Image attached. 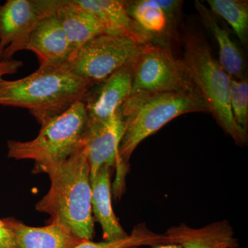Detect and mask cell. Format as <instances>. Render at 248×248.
Listing matches in <instances>:
<instances>
[{
  "mask_svg": "<svg viewBox=\"0 0 248 248\" xmlns=\"http://www.w3.org/2000/svg\"><path fill=\"white\" fill-rule=\"evenodd\" d=\"M208 112L196 89L169 93H133L121 108L124 131L119 147L120 168L114 192L120 196L130 156L145 139L157 132L178 116Z\"/></svg>",
  "mask_w": 248,
  "mask_h": 248,
  "instance_id": "cell-1",
  "label": "cell"
},
{
  "mask_svg": "<svg viewBox=\"0 0 248 248\" xmlns=\"http://www.w3.org/2000/svg\"><path fill=\"white\" fill-rule=\"evenodd\" d=\"M47 174L50 188L36 204V210L50 215L49 223L66 227L80 239L92 241L94 220L86 145Z\"/></svg>",
  "mask_w": 248,
  "mask_h": 248,
  "instance_id": "cell-2",
  "label": "cell"
},
{
  "mask_svg": "<svg viewBox=\"0 0 248 248\" xmlns=\"http://www.w3.org/2000/svg\"><path fill=\"white\" fill-rule=\"evenodd\" d=\"M92 83L66 66L40 67L29 76L0 81V105L29 110L42 125L82 99Z\"/></svg>",
  "mask_w": 248,
  "mask_h": 248,
  "instance_id": "cell-3",
  "label": "cell"
},
{
  "mask_svg": "<svg viewBox=\"0 0 248 248\" xmlns=\"http://www.w3.org/2000/svg\"><path fill=\"white\" fill-rule=\"evenodd\" d=\"M89 117L83 103H75L64 112L41 125L38 135L28 141L9 140L8 156L32 160L33 173H46L63 164L85 145Z\"/></svg>",
  "mask_w": 248,
  "mask_h": 248,
  "instance_id": "cell-4",
  "label": "cell"
},
{
  "mask_svg": "<svg viewBox=\"0 0 248 248\" xmlns=\"http://www.w3.org/2000/svg\"><path fill=\"white\" fill-rule=\"evenodd\" d=\"M182 59L196 90L217 123L239 145L247 138L235 123L231 107V77L214 58L205 37L195 31L184 36Z\"/></svg>",
  "mask_w": 248,
  "mask_h": 248,
  "instance_id": "cell-5",
  "label": "cell"
},
{
  "mask_svg": "<svg viewBox=\"0 0 248 248\" xmlns=\"http://www.w3.org/2000/svg\"><path fill=\"white\" fill-rule=\"evenodd\" d=\"M132 93H169L195 89L185 64L169 46L141 45L131 60Z\"/></svg>",
  "mask_w": 248,
  "mask_h": 248,
  "instance_id": "cell-6",
  "label": "cell"
},
{
  "mask_svg": "<svg viewBox=\"0 0 248 248\" xmlns=\"http://www.w3.org/2000/svg\"><path fill=\"white\" fill-rule=\"evenodd\" d=\"M141 46L129 37L103 34L76 50L64 66L97 84L128 63Z\"/></svg>",
  "mask_w": 248,
  "mask_h": 248,
  "instance_id": "cell-7",
  "label": "cell"
},
{
  "mask_svg": "<svg viewBox=\"0 0 248 248\" xmlns=\"http://www.w3.org/2000/svg\"><path fill=\"white\" fill-rule=\"evenodd\" d=\"M63 0H8L0 5V58L11 60L31 31Z\"/></svg>",
  "mask_w": 248,
  "mask_h": 248,
  "instance_id": "cell-8",
  "label": "cell"
},
{
  "mask_svg": "<svg viewBox=\"0 0 248 248\" xmlns=\"http://www.w3.org/2000/svg\"><path fill=\"white\" fill-rule=\"evenodd\" d=\"M131 60L125 66L87 90L81 102L89 123H107L118 115L132 93Z\"/></svg>",
  "mask_w": 248,
  "mask_h": 248,
  "instance_id": "cell-9",
  "label": "cell"
},
{
  "mask_svg": "<svg viewBox=\"0 0 248 248\" xmlns=\"http://www.w3.org/2000/svg\"><path fill=\"white\" fill-rule=\"evenodd\" d=\"M184 1L176 0L125 1L127 12L153 41L175 38Z\"/></svg>",
  "mask_w": 248,
  "mask_h": 248,
  "instance_id": "cell-10",
  "label": "cell"
},
{
  "mask_svg": "<svg viewBox=\"0 0 248 248\" xmlns=\"http://www.w3.org/2000/svg\"><path fill=\"white\" fill-rule=\"evenodd\" d=\"M22 50L33 52L42 68L63 66L73 53L55 14L45 17L36 25L23 41L19 51Z\"/></svg>",
  "mask_w": 248,
  "mask_h": 248,
  "instance_id": "cell-11",
  "label": "cell"
},
{
  "mask_svg": "<svg viewBox=\"0 0 248 248\" xmlns=\"http://www.w3.org/2000/svg\"><path fill=\"white\" fill-rule=\"evenodd\" d=\"M124 125L120 112L107 123H89L85 136L91 179L104 166L120 168L119 147Z\"/></svg>",
  "mask_w": 248,
  "mask_h": 248,
  "instance_id": "cell-12",
  "label": "cell"
},
{
  "mask_svg": "<svg viewBox=\"0 0 248 248\" xmlns=\"http://www.w3.org/2000/svg\"><path fill=\"white\" fill-rule=\"evenodd\" d=\"M164 244L182 248H238L234 230L228 221H217L200 228L184 223L169 228L164 234Z\"/></svg>",
  "mask_w": 248,
  "mask_h": 248,
  "instance_id": "cell-13",
  "label": "cell"
},
{
  "mask_svg": "<svg viewBox=\"0 0 248 248\" xmlns=\"http://www.w3.org/2000/svg\"><path fill=\"white\" fill-rule=\"evenodd\" d=\"M102 22L106 34L129 37L140 45L153 42L127 12L123 0H76Z\"/></svg>",
  "mask_w": 248,
  "mask_h": 248,
  "instance_id": "cell-14",
  "label": "cell"
},
{
  "mask_svg": "<svg viewBox=\"0 0 248 248\" xmlns=\"http://www.w3.org/2000/svg\"><path fill=\"white\" fill-rule=\"evenodd\" d=\"M2 221L14 235L18 248H73L84 241L56 223L31 227L14 218Z\"/></svg>",
  "mask_w": 248,
  "mask_h": 248,
  "instance_id": "cell-15",
  "label": "cell"
},
{
  "mask_svg": "<svg viewBox=\"0 0 248 248\" xmlns=\"http://www.w3.org/2000/svg\"><path fill=\"white\" fill-rule=\"evenodd\" d=\"M112 169L104 166L91 179L93 215L102 226L103 239L118 241L128 236L115 216L112 205L110 174Z\"/></svg>",
  "mask_w": 248,
  "mask_h": 248,
  "instance_id": "cell-16",
  "label": "cell"
},
{
  "mask_svg": "<svg viewBox=\"0 0 248 248\" xmlns=\"http://www.w3.org/2000/svg\"><path fill=\"white\" fill-rule=\"evenodd\" d=\"M55 15L66 34L73 53L90 41L106 34L99 19L83 9L76 0H63Z\"/></svg>",
  "mask_w": 248,
  "mask_h": 248,
  "instance_id": "cell-17",
  "label": "cell"
},
{
  "mask_svg": "<svg viewBox=\"0 0 248 248\" xmlns=\"http://www.w3.org/2000/svg\"><path fill=\"white\" fill-rule=\"evenodd\" d=\"M195 6L201 19L216 40L219 50V63L231 79H240L245 78L244 56L236 44L232 40L228 31L217 22L215 15L205 5L198 0Z\"/></svg>",
  "mask_w": 248,
  "mask_h": 248,
  "instance_id": "cell-18",
  "label": "cell"
},
{
  "mask_svg": "<svg viewBox=\"0 0 248 248\" xmlns=\"http://www.w3.org/2000/svg\"><path fill=\"white\" fill-rule=\"evenodd\" d=\"M210 11L228 22L243 45L248 40V3L244 0H208Z\"/></svg>",
  "mask_w": 248,
  "mask_h": 248,
  "instance_id": "cell-19",
  "label": "cell"
},
{
  "mask_svg": "<svg viewBox=\"0 0 248 248\" xmlns=\"http://www.w3.org/2000/svg\"><path fill=\"white\" fill-rule=\"evenodd\" d=\"M164 244V236L150 231L145 225L140 224L135 227L131 234L126 238L118 241L94 242L83 241L73 248H129L142 246H155Z\"/></svg>",
  "mask_w": 248,
  "mask_h": 248,
  "instance_id": "cell-20",
  "label": "cell"
},
{
  "mask_svg": "<svg viewBox=\"0 0 248 248\" xmlns=\"http://www.w3.org/2000/svg\"><path fill=\"white\" fill-rule=\"evenodd\" d=\"M231 107L235 123L247 138L248 125V81L247 78L231 79Z\"/></svg>",
  "mask_w": 248,
  "mask_h": 248,
  "instance_id": "cell-21",
  "label": "cell"
},
{
  "mask_svg": "<svg viewBox=\"0 0 248 248\" xmlns=\"http://www.w3.org/2000/svg\"><path fill=\"white\" fill-rule=\"evenodd\" d=\"M22 66V62L14 59L4 60L0 58V81L4 79L3 77L17 73L19 68Z\"/></svg>",
  "mask_w": 248,
  "mask_h": 248,
  "instance_id": "cell-22",
  "label": "cell"
},
{
  "mask_svg": "<svg viewBox=\"0 0 248 248\" xmlns=\"http://www.w3.org/2000/svg\"><path fill=\"white\" fill-rule=\"evenodd\" d=\"M0 248H18L14 235L0 219Z\"/></svg>",
  "mask_w": 248,
  "mask_h": 248,
  "instance_id": "cell-23",
  "label": "cell"
},
{
  "mask_svg": "<svg viewBox=\"0 0 248 248\" xmlns=\"http://www.w3.org/2000/svg\"><path fill=\"white\" fill-rule=\"evenodd\" d=\"M129 248H139V247H133ZM152 248H182L179 245L176 244H161L158 246H153Z\"/></svg>",
  "mask_w": 248,
  "mask_h": 248,
  "instance_id": "cell-24",
  "label": "cell"
}]
</instances>
